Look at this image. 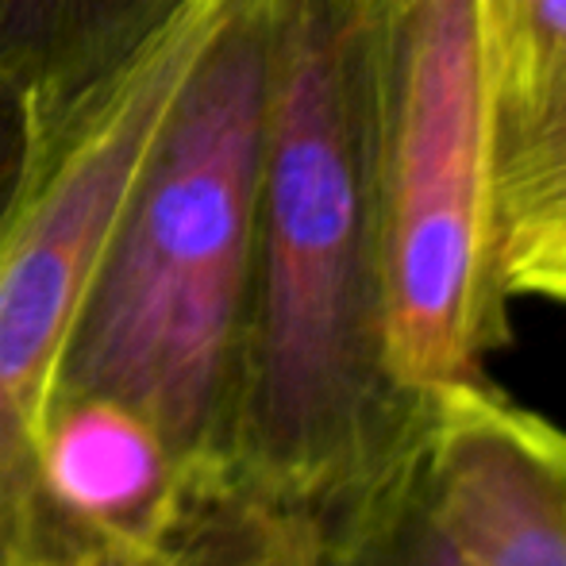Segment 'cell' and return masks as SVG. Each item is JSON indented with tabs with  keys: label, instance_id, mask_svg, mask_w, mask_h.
I'll return each instance as SVG.
<instances>
[{
	"label": "cell",
	"instance_id": "6da1fadb",
	"mask_svg": "<svg viewBox=\"0 0 566 566\" xmlns=\"http://www.w3.org/2000/svg\"><path fill=\"white\" fill-rule=\"evenodd\" d=\"M381 0H274L259 266L228 454L324 516L424 424L386 343L378 212Z\"/></svg>",
	"mask_w": 566,
	"mask_h": 566
},
{
	"label": "cell",
	"instance_id": "7a4b0ae2",
	"mask_svg": "<svg viewBox=\"0 0 566 566\" xmlns=\"http://www.w3.org/2000/svg\"><path fill=\"white\" fill-rule=\"evenodd\" d=\"M274 0H235L119 209L54 397H108L178 462L228 451L251 336Z\"/></svg>",
	"mask_w": 566,
	"mask_h": 566
},
{
	"label": "cell",
	"instance_id": "3957f363",
	"mask_svg": "<svg viewBox=\"0 0 566 566\" xmlns=\"http://www.w3.org/2000/svg\"><path fill=\"white\" fill-rule=\"evenodd\" d=\"M378 212L397 386L428 401L485 381L513 343L493 259L485 0H381Z\"/></svg>",
	"mask_w": 566,
	"mask_h": 566
},
{
	"label": "cell",
	"instance_id": "277c9868",
	"mask_svg": "<svg viewBox=\"0 0 566 566\" xmlns=\"http://www.w3.org/2000/svg\"><path fill=\"white\" fill-rule=\"evenodd\" d=\"M235 0H186L35 155L0 220V566L35 521V443L113 224Z\"/></svg>",
	"mask_w": 566,
	"mask_h": 566
},
{
	"label": "cell",
	"instance_id": "5b68a950",
	"mask_svg": "<svg viewBox=\"0 0 566 566\" xmlns=\"http://www.w3.org/2000/svg\"><path fill=\"white\" fill-rule=\"evenodd\" d=\"M424 478L462 566H566V428L493 378L428 397Z\"/></svg>",
	"mask_w": 566,
	"mask_h": 566
},
{
	"label": "cell",
	"instance_id": "8992f818",
	"mask_svg": "<svg viewBox=\"0 0 566 566\" xmlns=\"http://www.w3.org/2000/svg\"><path fill=\"white\" fill-rule=\"evenodd\" d=\"M321 524L228 451L181 462L166 501L124 532H85L35 509L12 566H316Z\"/></svg>",
	"mask_w": 566,
	"mask_h": 566
},
{
	"label": "cell",
	"instance_id": "52a82bcc",
	"mask_svg": "<svg viewBox=\"0 0 566 566\" xmlns=\"http://www.w3.org/2000/svg\"><path fill=\"white\" fill-rule=\"evenodd\" d=\"M181 462L155 424L108 397H54L35 443V509L85 532L143 524Z\"/></svg>",
	"mask_w": 566,
	"mask_h": 566
},
{
	"label": "cell",
	"instance_id": "ba28073f",
	"mask_svg": "<svg viewBox=\"0 0 566 566\" xmlns=\"http://www.w3.org/2000/svg\"><path fill=\"white\" fill-rule=\"evenodd\" d=\"M493 259L509 301L566 305V90L493 101Z\"/></svg>",
	"mask_w": 566,
	"mask_h": 566
},
{
	"label": "cell",
	"instance_id": "9c48e42d",
	"mask_svg": "<svg viewBox=\"0 0 566 566\" xmlns=\"http://www.w3.org/2000/svg\"><path fill=\"white\" fill-rule=\"evenodd\" d=\"M186 0H0V66L51 132Z\"/></svg>",
	"mask_w": 566,
	"mask_h": 566
},
{
	"label": "cell",
	"instance_id": "30bf717a",
	"mask_svg": "<svg viewBox=\"0 0 566 566\" xmlns=\"http://www.w3.org/2000/svg\"><path fill=\"white\" fill-rule=\"evenodd\" d=\"M428 417V412H424ZM355 528L366 566H462L424 478V424L363 493L328 509ZM324 513V516H328Z\"/></svg>",
	"mask_w": 566,
	"mask_h": 566
},
{
	"label": "cell",
	"instance_id": "8fae6325",
	"mask_svg": "<svg viewBox=\"0 0 566 566\" xmlns=\"http://www.w3.org/2000/svg\"><path fill=\"white\" fill-rule=\"evenodd\" d=\"M493 101L566 90V0H485Z\"/></svg>",
	"mask_w": 566,
	"mask_h": 566
},
{
	"label": "cell",
	"instance_id": "7c38bea8",
	"mask_svg": "<svg viewBox=\"0 0 566 566\" xmlns=\"http://www.w3.org/2000/svg\"><path fill=\"white\" fill-rule=\"evenodd\" d=\"M39 147H43V132H39L35 108L0 66V220L20 197Z\"/></svg>",
	"mask_w": 566,
	"mask_h": 566
},
{
	"label": "cell",
	"instance_id": "4fadbf2b",
	"mask_svg": "<svg viewBox=\"0 0 566 566\" xmlns=\"http://www.w3.org/2000/svg\"><path fill=\"white\" fill-rule=\"evenodd\" d=\"M321 544H316V566H366L363 544L355 528L339 513L321 516Z\"/></svg>",
	"mask_w": 566,
	"mask_h": 566
}]
</instances>
